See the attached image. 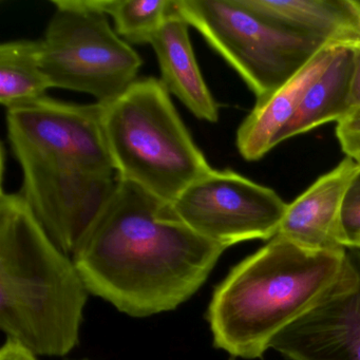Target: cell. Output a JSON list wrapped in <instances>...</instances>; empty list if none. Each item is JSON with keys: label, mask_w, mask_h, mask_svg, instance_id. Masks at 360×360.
Segmentation results:
<instances>
[{"label": "cell", "mask_w": 360, "mask_h": 360, "mask_svg": "<svg viewBox=\"0 0 360 360\" xmlns=\"http://www.w3.org/2000/svg\"><path fill=\"white\" fill-rule=\"evenodd\" d=\"M226 250L183 222L169 202L117 178L72 259L89 294L142 318L186 302Z\"/></svg>", "instance_id": "6da1fadb"}, {"label": "cell", "mask_w": 360, "mask_h": 360, "mask_svg": "<svg viewBox=\"0 0 360 360\" xmlns=\"http://www.w3.org/2000/svg\"><path fill=\"white\" fill-rule=\"evenodd\" d=\"M103 105L44 96L8 109V140L22 172L20 195L52 241L73 254L117 184Z\"/></svg>", "instance_id": "7a4b0ae2"}, {"label": "cell", "mask_w": 360, "mask_h": 360, "mask_svg": "<svg viewBox=\"0 0 360 360\" xmlns=\"http://www.w3.org/2000/svg\"><path fill=\"white\" fill-rule=\"evenodd\" d=\"M347 271V248L309 250L276 235L214 290L207 311L214 347L262 358L282 330L339 290Z\"/></svg>", "instance_id": "3957f363"}, {"label": "cell", "mask_w": 360, "mask_h": 360, "mask_svg": "<svg viewBox=\"0 0 360 360\" xmlns=\"http://www.w3.org/2000/svg\"><path fill=\"white\" fill-rule=\"evenodd\" d=\"M88 292L73 259L20 193L0 195V328L35 355L64 356L79 339Z\"/></svg>", "instance_id": "277c9868"}, {"label": "cell", "mask_w": 360, "mask_h": 360, "mask_svg": "<svg viewBox=\"0 0 360 360\" xmlns=\"http://www.w3.org/2000/svg\"><path fill=\"white\" fill-rule=\"evenodd\" d=\"M102 120L117 178L164 201H176L212 169L161 79H138L117 100L103 105Z\"/></svg>", "instance_id": "5b68a950"}, {"label": "cell", "mask_w": 360, "mask_h": 360, "mask_svg": "<svg viewBox=\"0 0 360 360\" xmlns=\"http://www.w3.org/2000/svg\"><path fill=\"white\" fill-rule=\"evenodd\" d=\"M174 6L237 71L257 102L271 96L326 49L265 22L241 0H174Z\"/></svg>", "instance_id": "8992f818"}, {"label": "cell", "mask_w": 360, "mask_h": 360, "mask_svg": "<svg viewBox=\"0 0 360 360\" xmlns=\"http://www.w3.org/2000/svg\"><path fill=\"white\" fill-rule=\"evenodd\" d=\"M56 12L39 41L50 88L72 90L110 104L136 81L142 58L117 35L105 14L77 0H53Z\"/></svg>", "instance_id": "52a82bcc"}, {"label": "cell", "mask_w": 360, "mask_h": 360, "mask_svg": "<svg viewBox=\"0 0 360 360\" xmlns=\"http://www.w3.org/2000/svg\"><path fill=\"white\" fill-rule=\"evenodd\" d=\"M172 205L191 229L226 248L250 240L273 239L288 207L273 189L233 170L214 168Z\"/></svg>", "instance_id": "ba28073f"}, {"label": "cell", "mask_w": 360, "mask_h": 360, "mask_svg": "<svg viewBox=\"0 0 360 360\" xmlns=\"http://www.w3.org/2000/svg\"><path fill=\"white\" fill-rule=\"evenodd\" d=\"M336 292L282 330L271 349L290 360H360V250Z\"/></svg>", "instance_id": "9c48e42d"}, {"label": "cell", "mask_w": 360, "mask_h": 360, "mask_svg": "<svg viewBox=\"0 0 360 360\" xmlns=\"http://www.w3.org/2000/svg\"><path fill=\"white\" fill-rule=\"evenodd\" d=\"M360 164L345 158L288 204L277 235L309 250H341L340 218L345 193Z\"/></svg>", "instance_id": "30bf717a"}, {"label": "cell", "mask_w": 360, "mask_h": 360, "mask_svg": "<svg viewBox=\"0 0 360 360\" xmlns=\"http://www.w3.org/2000/svg\"><path fill=\"white\" fill-rule=\"evenodd\" d=\"M265 22L313 39L323 47L360 46V8L356 0H241Z\"/></svg>", "instance_id": "8fae6325"}, {"label": "cell", "mask_w": 360, "mask_h": 360, "mask_svg": "<svg viewBox=\"0 0 360 360\" xmlns=\"http://www.w3.org/2000/svg\"><path fill=\"white\" fill-rule=\"evenodd\" d=\"M338 49L321 50L288 83L269 98L256 102L238 128L236 143L243 159L258 161L277 146L280 134L296 115L307 90L328 69Z\"/></svg>", "instance_id": "7c38bea8"}, {"label": "cell", "mask_w": 360, "mask_h": 360, "mask_svg": "<svg viewBox=\"0 0 360 360\" xmlns=\"http://www.w3.org/2000/svg\"><path fill=\"white\" fill-rule=\"evenodd\" d=\"M189 25L172 10L151 39L161 71V82L170 94L202 121L216 123L219 107L208 89L189 37Z\"/></svg>", "instance_id": "4fadbf2b"}, {"label": "cell", "mask_w": 360, "mask_h": 360, "mask_svg": "<svg viewBox=\"0 0 360 360\" xmlns=\"http://www.w3.org/2000/svg\"><path fill=\"white\" fill-rule=\"evenodd\" d=\"M353 60V48L337 50L330 66L307 90L296 115L280 134L278 145L323 124L347 119Z\"/></svg>", "instance_id": "5bb4252c"}, {"label": "cell", "mask_w": 360, "mask_h": 360, "mask_svg": "<svg viewBox=\"0 0 360 360\" xmlns=\"http://www.w3.org/2000/svg\"><path fill=\"white\" fill-rule=\"evenodd\" d=\"M50 86L44 75L39 41H8L0 46V103L7 109L46 96Z\"/></svg>", "instance_id": "9a60e30c"}, {"label": "cell", "mask_w": 360, "mask_h": 360, "mask_svg": "<svg viewBox=\"0 0 360 360\" xmlns=\"http://www.w3.org/2000/svg\"><path fill=\"white\" fill-rule=\"evenodd\" d=\"M96 11L111 16L126 43L149 44L174 10V0H96Z\"/></svg>", "instance_id": "2e32d148"}, {"label": "cell", "mask_w": 360, "mask_h": 360, "mask_svg": "<svg viewBox=\"0 0 360 360\" xmlns=\"http://www.w3.org/2000/svg\"><path fill=\"white\" fill-rule=\"evenodd\" d=\"M341 242L345 248L360 250V169L345 193L340 218Z\"/></svg>", "instance_id": "e0dca14e"}, {"label": "cell", "mask_w": 360, "mask_h": 360, "mask_svg": "<svg viewBox=\"0 0 360 360\" xmlns=\"http://www.w3.org/2000/svg\"><path fill=\"white\" fill-rule=\"evenodd\" d=\"M336 136L345 155L360 164V115L339 122Z\"/></svg>", "instance_id": "ac0fdd59"}, {"label": "cell", "mask_w": 360, "mask_h": 360, "mask_svg": "<svg viewBox=\"0 0 360 360\" xmlns=\"http://www.w3.org/2000/svg\"><path fill=\"white\" fill-rule=\"evenodd\" d=\"M353 73H352L349 102H347V119L355 117L360 113V46L353 48Z\"/></svg>", "instance_id": "d6986e66"}, {"label": "cell", "mask_w": 360, "mask_h": 360, "mask_svg": "<svg viewBox=\"0 0 360 360\" xmlns=\"http://www.w3.org/2000/svg\"><path fill=\"white\" fill-rule=\"evenodd\" d=\"M0 360H37V355L18 341L8 339L0 349Z\"/></svg>", "instance_id": "ffe728a7"}, {"label": "cell", "mask_w": 360, "mask_h": 360, "mask_svg": "<svg viewBox=\"0 0 360 360\" xmlns=\"http://www.w3.org/2000/svg\"><path fill=\"white\" fill-rule=\"evenodd\" d=\"M356 1H357V5L359 6L360 8V0H356Z\"/></svg>", "instance_id": "44dd1931"}, {"label": "cell", "mask_w": 360, "mask_h": 360, "mask_svg": "<svg viewBox=\"0 0 360 360\" xmlns=\"http://www.w3.org/2000/svg\"><path fill=\"white\" fill-rule=\"evenodd\" d=\"M358 115H360V113H358Z\"/></svg>", "instance_id": "7402d4cb"}]
</instances>
